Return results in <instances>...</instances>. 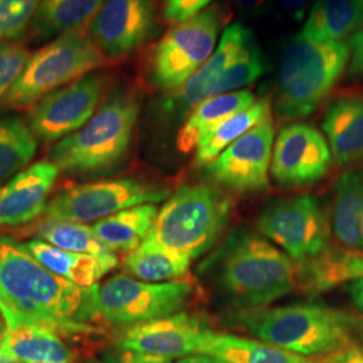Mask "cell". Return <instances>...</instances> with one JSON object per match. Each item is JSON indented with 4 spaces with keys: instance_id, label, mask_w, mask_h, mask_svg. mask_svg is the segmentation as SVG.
Returning <instances> with one entry per match:
<instances>
[{
    "instance_id": "ba28073f",
    "label": "cell",
    "mask_w": 363,
    "mask_h": 363,
    "mask_svg": "<svg viewBox=\"0 0 363 363\" xmlns=\"http://www.w3.org/2000/svg\"><path fill=\"white\" fill-rule=\"evenodd\" d=\"M220 26L222 15L213 6L172 27L151 55L150 79L156 89L179 91L214 52Z\"/></svg>"
},
{
    "instance_id": "bcb514c9",
    "label": "cell",
    "mask_w": 363,
    "mask_h": 363,
    "mask_svg": "<svg viewBox=\"0 0 363 363\" xmlns=\"http://www.w3.org/2000/svg\"><path fill=\"white\" fill-rule=\"evenodd\" d=\"M361 347H362V350H363V340H362V346H361Z\"/></svg>"
},
{
    "instance_id": "484cf974",
    "label": "cell",
    "mask_w": 363,
    "mask_h": 363,
    "mask_svg": "<svg viewBox=\"0 0 363 363\" xmlns=\"http://www.w3.org/2000/svg\"><path fill=\"white\" fill-rule=\"evenodd\" d=\"M159 210L154 203L138 205L93 223L99 240L112 252H132L150 235Z\"/></svg>"
},
{
    "instance_id": "3957f363",
    "label": "cell",
    "mask_w": 363,
    "mask_h": 363,
    "mask_svg": "<svg viewBox=\"0 0 363 363\" xmlns=\"http://www.w3.org/2000/svg\"><path fill=\"white\" fill-rule=\"evenodd\" d=\"M223 325L301 357L323 358L354 345L361 322L322 304H292L233 310Z\"/></svg>"
},
{
    "instance_id": "836d02e7",
    "label": "cell",
    "mask_w": 363,
    "mask_h": 363,
    "mask_svg": "<svg viewBox=\"0 0 363 363\" xmlns=\"http://www.w3.org/2000/svg\"><path fill=\"white\" fill-rule=\"evenodd\" d=\"M30 54L23 46L11 42H0V99H4L13 88Z\"/></svg>"
},
{
    "instance_id": "e575fe53",
    "label": "cell",
    "mask_w": 363,
    "mask_h": 363,
    "mask_svg": "<svg viewBox=\"0 0 363 363\" xmlns=\"http://www.w3.org/2000/svg\"><path fill=\"white\" fill-rule=\"evenodd\" d=\"M213 0H162L164 18L178 25L206 10Z\"/></svg>"
},
{
    "instance_id": "2e32d148",
    "label": "cell",
    "mask_w": 363,
    "mask_h": 363,
    "mask_svg": "<svg viewBox=\"0 0 363 363\" xmlns=\"http://www.w3.org/2000/svg\"><path fill=\"white\" fill-rule=\"evenodd\" d=\"M208 322L201 315L177 312L140 325L125 327L116 340L117 349L182 358L198 350Z\"/></svg>"
},
{
    "instance_id": "ee69618b",
    "label": "cell",
    "mask_w": 363,
    "mask_h": 363,
    "mask_svg": "<svg viewBox=\"0 0 363 363\" xmlns=\"http://www.w3.org/2000/svg\"><path fill=\"white\" fill-rule=\"evenodd\" d=\"M3 334H4V327H1V322H0V345L3 340Z\"/></svg>"
},
{
    "instance_id": "7c38bea8",
    "label": "cell",
    "mask_w": 363,
    "mask_h": 363,
    "mask_svg": "<svg viewBox=\"0 0 363 363\" xmlns=\"http://www.w3.org/2000/svg\"><path fill=\"white\" fill-rule=\"evenodd\" d=\"M273 143L274 125L271 116L203 166V175L211 184L237 193L264 191L269 187Z\"/></svg>"
},
{
    "instance_id": "d6986e66",
    "label": "cell",
    "mask_w": 363,
    "mask_h": 363,
    "mask_svg": "<svg viewBox=\"0 0 363 363\" xmlns=\"http://www.w3.org/2000/svg\"><path fill=\"white\" fill-rule=\"evenodd\" d=\"M322 127L340 167L363 166V94L335 99L325 111Z\"/></svg>"
},
{
    "instance_id": "6da1fadb",
    "label": "cell",
    "mask_w": 363,
    "mask_h": 363,
    "mask_svg": "<svg viewBox=\"0 0 363 363\" xmlns=\"http://www.w3.org/2000/svg\"><path fill=\"white\" fill-rule=\"evenodd\" d=\"M99 284L74 286L46 269L25 245L0 235V313L48 327L60 335L97 334Z\"/></svg>"
},
{
    "instance_id": "4fadbf2b",
    "label": "cell",
    "mask_w": 363,
    "mask_h": 363,
    "mask_svg": "<svg viewBox=\"0 0 363 363\" xmlns=\"http://www.w3.org/2000/svg\"><path fill=\"white\" fill-rule=\"evenodd\" d=\"M104 84V77L93 72L50 91L30 111L28 128L43 142H57L74 133L96 113Z\"/></svg>"
},
{
    "instance_id": "7402d4cb",
    "label": "cell",
    "mask_w": 363,
    "mask_h": 363,
    "mask_svg": "<svg viewBox=\"0 0 363 363\" xmlns=\"http://www.w3.org/2000/svg\"><path fill=\"white\" fill-rule=\"evenodd\" d=\"M196 352L208 354L229 363H319V358L311 359L259 339L217 333L211 328L201 337Z\"/></svg>"
},
{
    "instance_id": "f6af8a7d",
    "label": "cell",
    "mask_w": 363,
    "mask_h": 363,
    "mask_svg": "<svg viewBox=\"0 0 363 363\" xmlns=\"http://www.w3.org/2000/svg\"><path fill=\"white\" fill-rule=\"evenodd\" d=\"M86 363H97V362H94V361H89V362H86Z\"/></svg>"
},
{
    "instance_id": "f546056e",
    "label": "cell",
    "mask_w": 363,
    "mask_h": 363,
    "mask_svg": "<svg viewBox=\"0 0 363 363\" xmlns=\"http://www.w3.org/2000/svg\"><path fill=\"white\" fill-rule=\"evenodd\" d=\"M268 117H271L269 103L268 100H259L245 111H241L226 118L201 139L195 148L196 163L199 166H206L220 155L225 148H228L230 144L238 140Z\"/></svg>"
},
{
    "instance_id": "ac0fdd59",
    "label": "cell",
    "mask_w": 363,
    "mask_h": 363,
    "mask_svg": "<svg viewBox=\"0 0 363 363\" xmlns=\"http://www.w3.org/2000/svg\"><path fill=\"white\" fill-rule=\"evenodd\" d=\"M252 42V33L244 25L233 23L226 27L208 62L179 91L171 93L166 99L162 105L163 113H183L206 100L210 86Z\"/></svg>"
},
{
    "instance_id": "1f68e13d",
    "label": "cell",
    "mask_w": 363,
    "mask_h": 363,
    "mask_svg": "<svg viewBox=\"0 0 363 363\" xmlns=\"http://www.w3.org/2000/svg\"><path fill=\"white\" fill-rule=\"evenodd\" d=\"M264 72L265 61L256 42L253 40L210 86L208 99L225 93L241 91L261 77Z\"/></svg>"
},
{
    "instance_id": "5b68a950",
    "label": "cell",
    "mask_w": 363,
    "mask_h": 363,
    "mask_svg": "<svg viewBox=\"0 0 363 363\" xmlns=\"http://www.w3.org/2000/svg\"><path fill=\"white\" fill-rule=\"evenodd\" d=\"M233 213V201L210 183H184L159 210L150 235L160 245L190 259L220 242Z\"/></svg>"
},
{
    "instance_id": "7a4b0ae2",
    "label": "cell",
    "mask_w": 363,
    "mask_h": 363,
    "mask_svg": "<svg viewBox=\"0 0 363 363\" xmlns=\"http://www.w3.org/2000/svg\"><path fill=\"white\" fill-rule=\"evenodd\" d=\"M233 310L269 307L295 288L294 261L264 235L237 228L199 268Z\"/></svg>"
},
{
    "instance_id": "74e56055",
    "label": "cell",
    "mask_w": 363,
    "mask_h": 363,
    "mask_svg": "<svg viewBox=\"0 0 363 363\" xmlns=\"http://www.w3.org/2000/svg\"><path fill=\"white\" fill-rule=\"evenodd\" d=\"M319 363H363L362 347L352 345L343 350L319 358Z\"/></svg>"
},
{
    "instance_id": "9c48e42d",
    "label": "cell",
    "mask_w": 363,
    "mask_h": 363,
    "mask_svg": "<svg viewBox=\"0 0 363 363\" xmlns=\"http://www.w3.org/2000/svg\"><path fill=\"white\" fill-rule=\"evenodd\" d=\"M194 294L189 281L147 283L116 274L97 291V320L121 327L140 325L181 312Z\"/></svg>"
},
{
    "instance_id": "4dcf8cb0",
    "label": "cell",
    "mask_w": 363,
    "mask_h": 363,
    "mask_svg": "<svg viewBox=\"0 0 363 363\" xmlns=\"http://www.w3.org/2000/svg\"><path fill=\"white\" fill-rule=\"evenodd\" d=\"M37 152V138L27 123L0 116V187L26 167Z\"/></svg>"
},
{
    "instance_id": "d590c367",
    "label": "cell",
    "mask_w": 363,
    "mask_h": 363,
    "mask_svg": "<svg viewBox=\"0 0 363 363\" xmlns=\"http://www.w3.org/2000/svg\"><path fill=\"white\" fill-rule=\"evenodd\" d=\"M103 363H174L172 358L113 347L101 355Z\"/></svg>"
},
{
    "instance_id": "30bf717a",
    "label": "cell",
    "mask_w": 363,
    "mask_h": 363,
    "mask_svg": "<svg viewBox=\"0 0 363 363\" xmlns=\"http://www.w3.org/2000/svg\"><path fill=\"white\" fill-rule=\"evenodd\" d=\"M257 229L298 264L328 252V223L318 199L310 194L273 201L259 213Z\"/></svg>"
},
{
    "instance_id": "b9f144b4",
    "label": "cell",
    "mask_w": 363,
    "mask_h": 363,
    "mask_svg": "<svg viewBox=\"0 0 363 363\" xmlns=\"http://www.w3.org/2000/svg\"><path fill=\"white\" fill-rule=\"evenodd\" d=\"M281 3L288 13H292L298 19L304 13L308 0H281Z\"/></svg>"
},
{
    "instance_id": "d6a6232c",
    "label": "cell",
    "mask_w": 363,
    "mask_h": 363,
    "mask_svg": "<svg viewBox=\"0 0 363 363\" xmlns=\"http://www.w3.org/2000/svg\"><path fill=\"white\" fill-rule=\"evenodd\" d=\"M40 0H0V42L21 38L31 25Z\"/></svg>"
},
{
    "instance_id": "60d3db41",
    "label": "cell",
    "mask_w": 363,
    "mask_h": 363,
    "mask_svg": "<svg viewBox=\"0 0 363 363\" xmlns=\"http://www.w3.org/2000/svg\"><path fill=\"white\" fill-rule=\"evenodd\" d=\"M268 0H235L238 9L247 15H257L265 7Z\"/></svg>"
},
{
    "instance_id": "9a60e30c",
    "label": "cell",
    "mask_w": 363,
    "mask_h": 363,
    "mask_svg": "<svg viewBox=\"0 0 363 363\" xmlns=\"http://www.w3.org/2000/svg\"><path fill=\"white\" fill-rule=\"evenodd\" d=\"M155 31L154 0H104L89 25V37L111 58L136 52Z\"/></svg>"
},
{
    "instance_id": "83f0119b",
    "label": "cell",
    "mask_w": 363,
    "mask_h": 363,
    "mask_svg": "<svg viewBox=\"0 0 363 363\" xmlns=\"http://www.w3.org/2000/svg\"><path fill=\"white\" fill-rule=\"evenodd\" d=\"M104 0H40L31 22L33 34L39 39L58 38L91 25Z\"/></svg>"
},
{
    "instance_id": "7bdbcfd3",
    "label": "cell",
    "mask_w": 363,
    "mask_h": 363,
    "mask_svg": "<svg viewBox=\"0 0 363 363\" xmlns=\"http://www.w3.org/2000/svg\"><path fill=\"white\" fill-rule=\"evenodd\" d=\"M0 363H22L16 359V357L7 347L4 340H1V345H0Z\"/></svg>"
},
{
    "instance_id": "44dd1931",
    "label": "cell",
    "mask_w": 363,
    "mask_h": 363,
    "mask_svg": "<svg viewBox=\"0 0 363 363\" xmlns=\"http://www.w3.org/2000/svg\"><path fill=\"white\" fill-rule=\"evenodd\" d=\"M333 232L340 245L363 253V167L345 171L335 182Z\"/></svg>"
},
{
    "instance_id": "f1b7e54d",
    "label": "cell",
    "mask_w": 363,
    "mask_h": 363,
    "mask_svg": "<svg viewBox=\"0 0 363 363\" xmlns=\"http://www.w3.org/2000/svg\"><path fill=\"white\" fill-rule=\"evenodd\" d=\"M35 233L40 241H45L58 249L91 255L118 264V257L115 252L105 247L93 232L91 226H88L86 223L46 218L37 225Z\"/></svg>"
},
{
    "instance_id": "ab89813d",
    "label": "cell",
    "mask_w": 363,
    "mask_h": 363,
    "mask_svg": "<svg viewBox=\"0 0 363 363\" xmlns=\"http://www.w3.org/2000/svg\"><path fill=\"white\" fill-rule=\"evenodd\" d=\"M175 363H229L217 357L208 355V354H203V352H193L189 354L186 357L178 358V361Z\"/></svg>"
},
{
    "instance_id": "ffe728a7",
    "label": "cell",
    "mask_w": 363,
    "mask_h": 363,
    "mask_svg": "<svg viewBox=\"0 0 363 363\" xmlns=\"http://www.w3.org/2000/svg\"><path fill=\"white\" fill-rule=\"evenodd\" d=\"M4 319L3 340L22 363H74L76 355L61 335L48 327L11 315Z\"/></svg>"
},
{
    "instance_id": "5bb4252c",
    "label": "cell",
    "mask_w": 363,
    "mask_h": 363,
    "mask_svg": "<svg viewBox=\"0 0 363 363\" xmlns=\"http://www.w3.org/2000/svg\"><path fill=\"white\" fill-rule=\"evenodd\" d=\"M333 154L325 136L307 123H292L277 135L271 172L280 187L300 189L322 181L330 171Z\"/></svg>"
},
{
    "instance_id": "4316f807",
    "label": "cell",
    "mask_w": 363,
    "mask_h": 363,
    "mask_svg": "<svg viewBox=\"0 0 363 363\" xmlns=\"http://www.w3.org/2000/svg\"><path fill=\"white\" fill-rule=\"evenodd\" d=\"M193 259L178 252H172L160 245L148 235L143 244L128 252L123 268L125 273L147 283L177 281L189 272Z\"/></svg>"
},
{
    "instance_id": "52a82bcc",
    "label": "cell",
    "mask_w": 363,
    "mask_h": 363,
    "mask_svg": "<svg viewBox=\"0 0 363 363\" xmlns=\"http://www.w3.org/2000/svg\"><path fill=\"white\" fill-rule=\"evenodd\" d=\"M104 64V52L85 33L61 35L30 55L3 103L11 108L35 104L50 91L93 73Z\"/></svg>"
},
{
    "instance_id": "277c9868",
    "label": "cell",
    "mask_w": 363,
    "mask_h": 363,
    "mask_svg": "<svg viewBox=\"0 0 363 363\" xmlns=\"http://www.w3.org/2000/svg\"><path fill=\"white\" fill-rule=\"evenodd\" d=\"M139 112L135 94L113 91L82 128L52 145L49 160L72 177H97L116 169L130 151Z\"/></svg>"
},
{
    "instance_id": "8992f818",
    "label": "cell",
    "mask_w": 363,
    "mask_h": 363,
    "mask_svg": "<svg viewBox=\"0 0 363 363\" xmlns=\"http://www.w3.org/2000/svg\"><path fill=\"white\" fill-rule=\"evenodd\" d=\"M350 61L345 42H319L298 35L286 45L277 77L276 111L284 118L313 113L334 89Z\"/></svg>"
},
{
    "instance_id": "8fae6325",
    "label": "cell",
    "mask_w": 363,
    "mask_h": 363,
    "mask_svg": "<svg viewBox=\"0 0 363 363\" xmlns=\"http://www.w3.org/2000/svg\"><path fill=\"white\" fill-rule=\"evenodd\" d=\"M169 194L164 187L132 178L85 183L57 193L49 201L45 216L79 223L97 222L138 205H155Z\"/></svg>"
},
{
    "instance_id": "cb8c5ba5",
    "label": "cell",
    "mask_w": 363,
    "mask_h": 363,
    "mask_svg": "<svg viewBox=\"0 0 363 363\" xmlns=\"http://www.w3.org/2000/svg\"><path fill=\"white\" fill-rule=\"evenodd\" d=\"M23 245L46 269L81 288L99 284L106 273L118 265L91 255L62 250L40 240H31Z\"/></svg>"
},
{
    "instance_id": "e0dca14e",
    "label": "cell",
    "mask_w": 363,
    "mask_h": 363,
    "mask_svg": "<svg viewBox=\"0 0 363 363\" xmlns=\"http://www.w3.org/2000/svg\"><path fill=\"white\" fill-rule=\"evenodd\" d=\"M60 169L50 160L22 169L0 187V228L19 226L45 214Z\"/></svg>"
},
{
    "instance_id": "8d00e7d4",
    "label": "cell",
    "mask_w": 363,
    "mask_h": 363,
    "mask_svg": "<svg viewBox=\"0 0 363 363\" xmlns=\"http://www.w3.org/2000/svg\"><path fill=\"white\" fill-rule=\"evenodd\" d=\"M350 66L349 73L352 77H363V28L350 38Z\"/></svg>"
},
{
    "instance_id": "f35d334b",
    "label": "cell",
    "mask_w": 363,
    "mask_h": 363,
    "mask_svg": "<svg viewBox=\"0 0 363 363\" xmlns=\"http://www.w3.org/2000/svg\"><path fill=\"white\" fill-rule=\"evenodd\" d=\"M346 292L354 308L363 316V279H354L347 281Z\"/></svg>"
},
{
    "instance_id": "603a6c76",
    "label": "cell",
    "mask_w": 363,
    "mask_h": 363,
    "mask_svg": "<svg viewBox=\"0 0 363 363\" xmlns=\"http://www.w3.org/2000/svg\"><path fill=\"white\" fill-rule=\"evenodd\" d=\"M255 104L256 97L249 91L225 93L203 100L191 109L178 132V150L183 154L191 152L201 139L222 121Z\"/></svg>"
},
{
    "instance_id": "d4e9b609",
    "label": "cell",
    "mask_w": 363,
    "mask_h": 363,
    "mask_svg": "<svg viewBox=\"0 0 363 363\" xmlns=\"http://www.w3.org/2000/svg\"><path fill=\"white\" fill-rule=\"evenodd\" d=\"M362 28L363 0H318L298 35L319 42H343Z\"/></svg>"
}]
</instances>
